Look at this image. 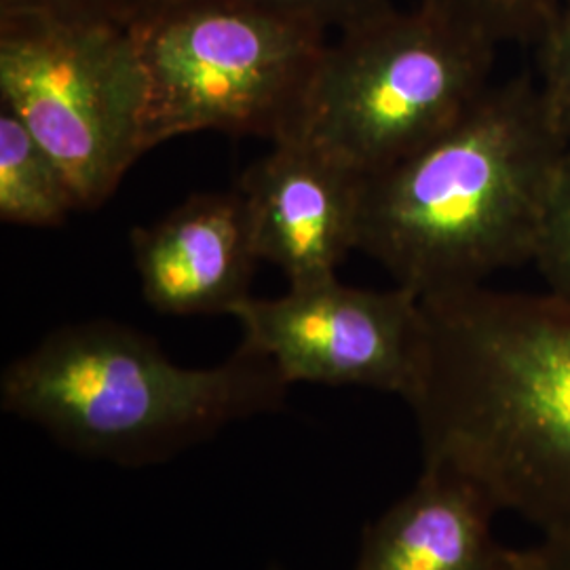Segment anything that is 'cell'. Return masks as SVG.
<instances>
[{
	"label": "cell",
	"mask_w": 570,
	"mask_h": 570,
	"mask_svg": "<svg viewBox=\"0 0 570 570\" xmlns=\"http://www.w3.org/2000/svg\"><path fill=\"white\" fill-rule=\"evenodd\" d=\"M421 305L425 362L407 406L423 465L465 475L541 534L570 532V306L487 284Z\"/></svg>",
	"instance_id": "1"
},
{
	"label": "cell",
	"mask_w": 570,
	"mask_h": 570,
	"mask_svg": "<svg viewBox=\"0 0 570 570\" xmlns=\"http://www.w3.org/2000/svg\"><path fill=\"white\" fill-rule=\"evenodd\" d=\"M570 142L530 79L490 85L442 136L366 178L360 252L419 298L532 263Z\"/></svg>",
	"instance_id": "2"
},
{
	"label": "cell",
	"mask_w": 570,
	"mask_h": 570,
	"mask_svg": "<svg viewBox=\"0 0 570 570\" xmlns=\"http://www.w3.org/2000/svg\"><path fill=\"white\" fill-rule=\"evenodd\" d=\"M287 387L247 346L218 366L184 367L140 330L89 320L49 332L4 367L0 406L75 454L136 469L279 412Z\"/></svg>",
	"instance_id": "3"
},
{
	"label": "cell",
	"mask_w": 570,
	"mask_h": 570,
	"mask_svg": "<svg viewBox=\"0 0 570 570\" xmlns=\"http://www.w3.org/2000/svg\"><path fill=\"white\" fill-rule=\"evenodd\" d=\"M125 26L146 81V153L199 131L284 140L330 42L256 0H159Z\"/></svg>",
	"instance_id": "4"
},
{
	"label": "cell",
	"mask_w": 570,
	"mask_h": 570,
	"mask_svg": "<svg viewBox=\"0 0 570 570\" xmlns=\"http://www.w3.org/2000/svg\"><path fill=\"white\" fill-rule=\"evenodd\" d=\"M497 47L419 4L327 42L292 131L370 178L442 136L490 87ZM284 138V140H285Z\"/></svg>",
	"instance_id": "5"
},
{
	"label": "cell",
	"mask_w": 570,
	"mask_h": 570,
	"mask_svg": "<svg viewBox=\"0 0 570 570\" xmlns=\"http://www.w3.org/2000/svg\"><path fill=\"white\" fill-rule=\"evenodd\" d=\"M0 106L60 165L81 212L146 155V81L122 23L0 16Z\"/></svg>",
	"instance_id": "6"
},
{
	"label": "cell",
	"mask_w": 570,
	"mask_h": 570,
	"mask_svg": "<svg viewBox=\"0 0 570 570\" xmlns=\"http://www.w3.org/2000/svg\"><path fill=\"white\" fill-rule=\"evenodd\" d=\"M242 345L265 355L287 385L376 389L410 402L425 362V315L407 287L364 289L330 277L249 296L233 311Z\"/></svg>",
	"instance_id": "7"
},
{
	"label": "cell",
	"mask_w": 570,
	"mask_h": 570,
	"mask_svg": "<svg viewBox=\"0 0 570 570\" xmlns=\"http://www.w3.org/2000/svg\"><path fill=\"white\" fill-rule=\"evenodd\" d=\"M364 186V176L313 144L273 142L237 183L261 263L282 268L289 285L336 277L360 247Z\"/></svg>",
	"instance_id": "8"
},
{
	"label": "cell",
	"mask_w": 570,
	"mask_h": 570,
	"mask_svg": "<svg viewBox=\"0 0 570 570\" xmlns=\"http://www.w3.org/2000/svg\"><path fill=\"white\" fill-rule=\"evenodd\" d=\"M142 298L161 315H233L261 263L239 188L197 193L129 233Z\"/></svg>",
	"instance_id": "9"
},
{
	"label": "cell",
	"mask_w": 570,
	"mask_h": 570,
	"mask_svg": "<svg viewBox=\"0 0 570 570\" xmlns=\"http://www.w3.org/2000/svg\"><path fill=\"white\" fill-rule=\"evenodd\" d=\"M499 508L469 478L423 465L414 489L367 524L353 570H513L497 541Z\"/></svg>",
	"instance_id": "10"
},
{
	"label": "cell",
	"mask_w": 570,
	"mask_h": 570,
	"mask_svg": "<svg viewBox=\"0 0 570 570\" xmlns=\"http://www.w3.org/2000/svg\"><path fill=\"white\" fill-rule=\"evenodd\" d=\"M81 212L75 188L28 127L0 106V220L53 228Z\"/></svg>",
	"instance_id": "11"
},
{
	"label": "cell",
	"mask_w": 570,
	"mask_h": 570,
	"mask_svg": "<svg viewBox=\"0 0 570 570\" xmlns=\"http://www.w3.org/2000/svg\"><path fill=\"white\" fill-rule=\"evenodd\" d=\"M419 4L499 47L539 39L558 0H421Z\"/></svg>",
	"instance_id": "12"
},
{
	"label": "cell",
	"mask_w": 570,
	"mask_h": 570,
	"mask_svg": "<svg viewBox=\"0 0 570 570\" xmlns=\"http://www.w3.org/2000/svg\"><path fill=\"white\" fill-rule=\"evenodd\" d=\"M548 294L570 306V155L551 190L532 254Z\"/></svg>",
	"instance_id": "13"
},
{
	"label": "cell",
	"mask_w": 570,
	"mask_h": 570,
	"mask_svg": "<svg viewBox=\"0 0 570 570\" xmlns=\"http://www.w3.org/2000/svg\"><path fill=\"white\" fill-rule=\"evenodd\" d=\"M541 41V94L570 142V0H558Z\"/></svg>",
	"instance_id": "14"
},
{
	"label": "cell",
	"mask_w": 570,
	"mask_h": 570,
	"mask_svg": "<svg viewBox=\"0 0 570 570\" xmlns=\"http://www.w3.org/2000/svg\"><path fill=\"white\" fill-rule=\"evenodd\" d=\"M138 0H0V16L127 23Z\"/></svg>",
	"instance_id": "15"
},
{
	"label": "cell",
	"mask_w": 570,
	"mask_h": 570,
	"mask_svg": "<svg viewBox=\"0 0 570 570\" xmlns=\"http://www.w3.org/2000/svg\"><path fill=\"white\" fill-rule=\"evenodd\" d=\"M153 2H159V0H138L134 13ZM256 2H265L275 9L303 16L306 20L315 21L322 28H326L327 32H341L357 21L367 20L393 7L391 0H256Z\"/></svg>",
	"instance_id": "16"
},
{
	"label": "cell",
	"mask_w": 570,
	"mask_h": 570,
	"mask_svg": "<svg viewBox=\"0 0 570 570\" xmlns=\"http://www.w3.org/2000/svg\"><path fill=\"white\" fill-rule=\"evenodd\" d=\"M513 570H570V532L543 534L537 546L513 551Z\"/></svg>",
	"instance_id": "17"
},
{
	"label": "cell",
	"mask_w": 570,
	"mask_h": 570,
	"mask_svg": "<svg viewBox=\"0 0 570 570\" xmlns=\"http://www.w3.org/2000/svg\"><path fill=\"white\" fill-rule=\"evenodd\" d=\"M266 570H285V569H282V567H271V569H266Z\"/></svg>",
	"instance_id": "18"
}]
</instances>
